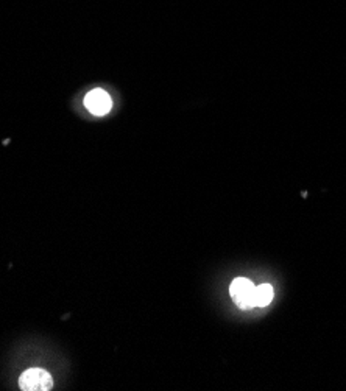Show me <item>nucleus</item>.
<instances>
[{"label":"nucleus","mask_w":346,"mask_h":391,"mask_svg":"<svg viewBox=\"0 0 346 391\" xmlns=\"http://www.w3.org/2000/svg\"><path fill=\"white\" fill-rule=\"evenodd\" d=\"M254 284L247 278H238L231 283L229 293L233 296L234 303L239 305L240 309L248 310L256 307V299H254Z\"/></svg>","instance_id":"1"},{"label":"nucleus","mask_w":346,"mask_h":391,"mask_svg":"<svg viewBox=\"0 0 346 391\" xmlns=\"http://www.w3.org/2000/svg\"><path fill=\"white\" fill-rule=\"evenodd\" d=\"M19 387L22 391H50L53 381L46 370L30 368L19 377Z\"/></svg>","instance_id":"2"},{"label":"nucleus","mask_w":346,"mask_h":391,"mask_svg":"<svg viewBox=\"0 0 346 391\" xmlns=\"http://www.w3.org/2000/svg\"><path fill=\"white\" fill-rule=\"evenodd\" d=\"M84 106L88 111L94 115H105L113 108V100L106 90L103 89H93L84 97Z\"/></svg>","instance_id":"3"},{"label":"nucleus","mask_w":346,"mask_h":391,"mask_svg":"<svg viewBox=\"0 0 346 391\" xmlns=\"http://www.w3.org/2000/svg\"><path fill=\"white\" fill-rule=\"evenodd\" d=\"M273 287L270 284H262L254 289V299H256V305H260V307H265L269 305L273 299Z\"/></svg>","instance_id":"4"}]
</instances>
